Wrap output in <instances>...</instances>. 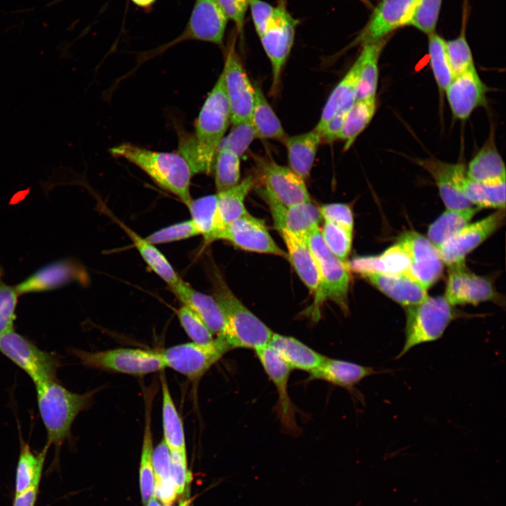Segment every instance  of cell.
I'll use <instances>...</instances> for the list:
<instances>
[{
  "mask_svg": "<svg viewBox=\"0 0 506 506\" xmlns=\"http://www.w3.org/2000/svg\"><path fill=\"white\" fill-rule=\"evenodd\" d=\"M48 448L46 445L39 453L35 454L29 445L22 443L16 472L17 494L38 486Z\"/></svg>",
  "mask_w": 506,
  "mask_h": 506,
  "instance_id": "cell-42",
  "label": "cell"
},
{
  "mask_svg": "<svg viewBox=\"0 0 506 506\" xmlns=\"http://www.w3.org/2000/svg\"><path fill=\"white\" fill-rule=\"evenodd\" d=\"M309 379H320L346 389H351L364 378L378 373L373 368L356 363L325 357L309 372Z\"/></svg>",
  "mask_w": 506,
  "mask_h": 506,
  "instance_id": "cell-29",
  "label": "cell"
},
{
  "mask_svg": "<svg viewBox=\"0 0 506 506\" xmlns=\"http://www.w3.org/2000/svg\"><path fill=\"white\" fill-rule=\"evenodd\" d=\"M256 183L252 175L246 176L234 187L216 193L213 228L208 238L209 244L216 240L220 233L231 223L247 214L245 200Z\"/></svg>",
  "mask_w": 506,
  "mask_h": 506,
  "instance_id": "cell-24",
  "label": "cell"
},
{
  "mask_svg": "<svg viewBox=\"0 0 506 506\" xmlns=\"http://www.w3.org/2000/svg\"><path fill=\"white\" fill-rule=\"evenodd\" d=\"M216 193L193 200L188 209L205 241L212 233L214 223Z\"/></svg>",
  "mask_w": 506,
  "mask_h": 506,
  "instance_id": "cell-45",
  "label": "cell"
},
{
  "mask_svg": "<svg viewBox=\"0 0 506 506\" xmlns=\"http://www.w3.org/2000/svg\"><path fill=\"white\" fill-rule=\"evenodd\" d=\"M322 219L337 225L347 232L353 231V216L351 207L344 203L325 204L319 207Z\"/></svg>",
  "mask_w": 506,
  "mask_h": 506,
  "instance_id": "cell-53",
  "label": "cell"
},
{
  "mask_svg": "<svg viewBox=\"0 0 506 506\" xmlns=\"http://www.w3.org/2000/svg\"><path fill=\"white\" fill-rule=\"evenodd\" d=\"M38 486H32L25 491L16 494L13 506H34Z\"/></svg>",
  "mask_w": 506,
  "mask_h": 506,
  "instance_id": "cell-59",
  "label": "cell"
},
{
  "mask_svg": "<svg viewBox=\"0 0 506 506\" xmlns=\"http://www.w3.org/2000/svg\"><path fill=\"white\" fill-rule=\"evenodd\" d=\"M381 292L408 308L424 301L427 290L410 277L400 274L367 273L361 275Z\"/></svg>",
  "mask_w": 506,
  "mask_h": 506,
  "instance_id": "cell-25",
  "label": "cell"
},
{
  "mask_svg": "<svg viewBox=\"0 0 506 506\" xmlns=\"http://www.w3.org/2000/svg\"><path fill=\"white\" fill-rule=\"evenodd\" d=\"M228 18L215 0H196L183 32L158 48L157 52L188 40L209 42L222 46Z\"/></svg>",
  "mask_w": 506,
  "mask_h": 506,
  "instance_id": "cell-12",
  "label": "cell"
},
{
  "mask_svg": "<svg viewBox=\"0 0 506 506\" xmlns=\"http://www.w3.org/2000/svg\"><path fill=\"white\" fill-rule=\"evenodd\" d=\"M136 6L142 8H147L152 6L155 0H131Z\"/></svg>",
  "mask_w": 506,
  "mask_h": 506,
  "instance_id": "cell-60",
  "label": "cell"
},
{
  "mask_svg": "<svg viewBox=\"0 0 506 506\" xmlns=\"http://www.w3.org/2000/svg\"><path fill=\"white\" fill-rule=\"evenodd\" d=\"M160 382L162 391L163 440L170 451L186 453L183 422L164 374L160 376Z\"/></svg>",
  "mask_w": 506,
  "mask_h": 506,
  "instance_id": "cell-38",
  "label": "cell"
},
{
  "mask_svg": "<svg viewBox=\"0 0 506 506\" xmlns=\"http://www.w3.org/2000/svg\"><path fill=\"white\" fill-rule=\"evenodd\" d=\"M169 289L183 305L188 307L201 318L213 335L224 337L227 330L226 319L221 307L213 296L195 290L181 278Z\"/></svg>",
  "mask_w": 506,
  "mask_h": 506,
  "instance_id": "cell-23",
  "label": "cell"
},
{
  "mask_svg": "<svg viewBox=\"0 0 506 506\" xmlns=\"http://www.w3.org/2000/svg\"><path fill=\"white\" fill-rule=\"evenodd\" d=\"M320 233L328 249L339 259L345 261L351 252L353 234L327 221L324 222Z\"/></svg>",
  "mask_w": 506,
  "mask_h": 506,
  "instance_id": "cell-47",
  "label": "cell"
},
{
  "mask_svg": "<svg viewBox=\"0 0 506 506\" xmlns=\"http://www.w3.org/2000/svg\"><path fill=\"white\" fill-rule=\"evenodd\" d=\"M298 20L280 2L265 31L259 35L272 68L271 92L275 94L280 84L282 72L292 48Z\"/></svg>",
  "mask_w": 506,
  "mask_h": 506,
  "instance_id": "cell-10",
  "label": "cell"
},
{
  "mask_svg": "<svg viewBox=\"0 0 506 506\" xmlns=\"http://www.w3.org/2000/svg\"><path fill=\"white\" fill-rule=\"evenodd\" d=\"M360 1H362L364 4H365V6H367L368 7H370L371 6V3H370V0H360Z\"/></svg>",
  "mask_w": 506,
  "mask_h": 506,
  "instance_id": "cell-63",
  "label": "cell"
},
{
  "mask_svg": "<svg viewBox=\"0 0 506 506\" xmlns=\"http://www.w3.org/2000/svg\"><path fill=\"white\" fill-rule=\"evenodd\" d=\"M256 353L269 379L278 393L277 411L282 426L291 433H297L294 406L287 392V384L291 368L268 346L256 350Z\"/></svg>",
  "mask_w": 506,
  "mask_h": 506,
  "instance_id": "cell-21",
  "label": "cell"
},
{
  "mask_svg": "<svg viewBox=\"0 0 506 506\" xmlns=\"http://www.w3.org/2000/svg\"><path fill=\"white\" fill-rule=\"evenodd\" d=\"M18 295L15 288L6 284L0 276V335L13 329Z\"/></svg>",
  "mask_w": 506,
  "mask_h": 506,
  "instance_id": "cell-52",
  "label": "cell"
},
{
  "mask_svg": "<svg viewBox=\"0 0 506 506\" xmlns=\"http://www.w3.org/2000/svg\"><path fill=\"white\" fill-rule=\"evenodd\" d=\"M410 264L408 255L396 243L379 255L356 257L350 261L348 267L359 275L367 273L406 275Z\"/></svg>",
  "mask_w": 506,
  "mask_h": 506,
  "instance_id": "cell-28",
  "label": "cell"
},
{
  "mask_svg": "<svg viewBox=\"0 0 506 506\" xmlns=\"http://www.w3.org/2000/svg\"><path fill=\"white\" fill-rule=\"evenodd\" d=\"M505 209L469 223L439 248L441 259L448 267L465 263L475 248L492 235L504 223Z\"/></svg>",
  "mask_w": 506,
  "mask_h": 506,
  "instance_id": "cell-15",
  "label": "cell"
},
{
  "mask_svg": "<svg viewBox=\"0 0 506 506\" xmlns=\"http://www.w3.org/2000/svg\"><path fill=\"white\" fill-rule=\"evenodd\" d=\"M417 163L434 180L447 209H463L472 206L461 190L462 183L467 176L464 164L448 163L433 157L420 160Z\"/></svg>",
  "mask_w": 506,
  "mask_h": 506,
  "instance_id": "cell-20",
  "label": "cell"
},
{
  "mask_svg": "<svg viewBox=\"0 0 506 506\" xmlns=\"http://www.w3.org/2000/svg\"><path fill=\"white\" fill-rule=\"evenodd\" d=\"M230 346L216 337L207 344L189 342L175 345L160 351L165 368L185 375L190 380L200 378L227 351Z\"/></svg>",
  "mask_w": 506,
  "mask_h": 506,
  "instance_id": "cell-9",
  "label": "cell"
},
{
  "mask_svg": "<svg viewBox=\"0 0 506 506\" xmlns=\"http://www.w3.org/2000/svg\"><path fill=\"white\" fill-rule=\"evenodd\" d=\"M231 124V112L221 72L197 118L195 131L179 140L178 153L194 174H209L215 156Z\"/></svg>",
  "mask_w": 506,
  "mask_h": 506,
  "instance_id": "cell-1",
  "label": "cell"
},
{
  "mask_svg": "<svg viewBox=\"0 0 506 506\" xmlns=\"http://www.w3.org/2000/svg\"><path fill=\"white\" fill-rule=\"evenodd\" d=\"M254 102L251 115V122L254 126L256 138L274 139L282 142L287 136L280 121L268 103L260 86L255 83Z\"/></svg>",
  "mask_w": 506,
  "mask_h": 506,
  "instance_id": "cell-35",
  "label": "cell"
},
{
  "mask_svg": "<svg viewBox=\"0 0 506 506\" xmlns=\"http://www.w3.org/2000/svg\"><path fill=\"white\" fill-rule=\"evenodd\" d=\"M376 109L375 97L356 100L354 102L337 136V139L345 142L344 150L350 148L358 135L368 126L375 114Z\"/></svg>",
  "mask_w": 506,
  "mask_h": 506,
  "instance_id": "cell-39",
  "label": "cell"
},
{
  "mask_svg": "<svg viewBox=\"0 0 506 506\" xmlns=\"http://www.w3.org/2000/svg\"><path fill=\"white\" fill-rule=\"evenodd\" d=\"M465 197L475 207L505 208V179L482 183L472 181L466 176L461 186Z\"/></svg>",
  "mask_w": 506,
  "mask_h": 506,
  "instance_id": "cell-40",
  "label": "cell"
},
{
  "mask_svg": "<svg viewBox=\"0 0 506 506\" xmlns=\"http://www.w3.org/2000/svg\"><path fill=\"white\" fill-rule=\"evenodd\" d=\"M153 465L155 480L171 479V453L163 439L153 450Z\"/></svg>",
  "mask_w": 506,
  "mask_h": 506,
  "instance_id": "cell-55",
  "label": "cell"
},
{
  "mask_svg": "<svg viewBox=\"0 0 506 506\" xmlns=\"http://www.w3.org/2000/svg\"><path fill=\"white\" fill-rule=\"evenodd\" d=\"M442 0H419L406 25L425 34L434 32Z\"/></svg>",
  "mask_w": 506,
  "mask_h": 506,
  "instance_id": "cell-46",
  "label": "cell"
},
{
  "mask_svg": "<svg viewBox=\"0 0 506 506\" xmlns=\"http://www.w3.org/2000/svg\"><path fill=\"white\" fill-rule=\"evenodd\" d=\"M278 231L294 271L306 287L315 293L319 285L320 277L316 259L306 241L286 230Z\"/></svg>",
  "mask_w": 506,
  "mask_h": 506,
  "instance_id": "cell-30",
  "label": "cell"
},
{
  "mask_svg": "<svg viewBox=\"0 0 506 506\" xmlns=\"http://www.w3.org/2000/svg\"><path fill=\"white\" fill-rule=\"evenodd\" d=\"M115 157L123 158L143 170L159 187L176 196L188 208L193 201L192 170L178 152H159L130 143L109 150Z\"/></svg>",
  "mask_w": 506,
  "mask_h": 506,
  "instance_id": "cell-2",
  "label": "cell"
},
{
  "mask_svg": "<svg viewBox=\"0 0 506 506\" xmlns=\"http://www.w3.org/2000/svg\"><path fill=\"white\" fill-rule=\"evenodd\" d=\"M117 223L128 235L134 247L136 248L142 259L150 269L154 271L169 287L176 284L181 279L166 257L157 248L155 245L148 242L124 223L117 220Z\"/></svg>",
  "mask_w": 506,
  "mask_h": 506,
  "instance_id": "cell-37",
  "label": "cell"
},
{
  "mask_svg": "<svg viewBox=\"0 0 506 506\" xmlns=\"http://www.w3.org/2000/svg\"><path fill=\"white\" fill-rule=\"evenodd\" d=\"M445 91L453 116L460 120L486 103L488 88L475 67L455 77Z\"/></svg>",
  "mask_w": 506,
  "mask_h": 506,
  "instance_id": "cell-19",
  "label": "cell"
},
{
  "mask_svg": "<svg viewBox=\"0 0 506 506\" xmlns=\"http://www.w3.org/2000/svg\"><path fill=\"white\" fill-rule=\"evenodd\" d=\"M214 295L225 315L227 330L223 339L231 349L255 351L268 345L273 332L251 312L231 292L220 274H213Z\"/></svg>",
  "mask_w": 506,
  "mask_h": 506,
  "instance_id": "cell-4",
  "label": "cell"
},
{
  "mask_svg": "<svg viewBox=\"0 0 506 506\" xmlns=\"http://www.w3.org/2000/svg\"><path fill=\"white\" fill-rule=\"evenodd\" d=\"M429 56L431 68L439 91H444L453 79L446 50V41L433 32L429 34Z\"/></svg>",
  "mask_w": 506,
  "mask_h": 506,
  "instance_id": "cell-44",
  "label": "cell"
},
{
  "mask_svg": "<svg viewBox=\"0 0 506 506\" xmlns=\"http://www.w3.org/2000/svg\"><path fill=\"white\" fill-rule=\"evenodd\" d=\"M258 163L261 193L286 207L311 200L304 179L290 167L271 160Z\"/></svg>",
  "mask_w": 506,
  "mask_h": 506,
  "instance_id": "cell-14",
  "label": "cell"
},
{
  "mask_svg": "<svg viewBox=\"0 0 506 506\" xmlns=\"http://www.w3.org/2000/svg\"><path fill=\"white\" fill-rule=\"evenodd\" d=\"M179 322L193 342L207 344L212 342L213 334L201 318L191 309L181 305L177 311Z\"/></svg>",
  "mask_w": 506,
  "mask_h": 506,
  "instance_id": "cell-51",
  "label": "cell"
},
{
  "mask_svg": "<svg viewBox=\"0 0 506 506\" xmlns=\"http://www.w3.org/2000/svg\"><path fill=\"white\" fill-rule=\"evenodd\" d=\"M396 243L404 249L410 260L406 275L427 290L440 278L443 272L444 264L439 249L427 238L414 231L403 233Z\"/></svg>",
  "mask_w": 506,
  "mask_h": 506,
  "instance_id": "cell-11",
  "label": "cell"
},
{
  "mask_svg": "<svg viewBox=\"0 0 506 506\" xmlns=\"http://www.w3.org/2000/svg\"><path fill=\"white\" fill-rule=\"evenodd\" d=\"M228 98L231 124L250 119L254 102V87L235 49V41L226 52L222 71Z\"/></svg>",
  "mask_w": 506,
  "mask_h": 506,
  "instance_id": "cell-13",
  "label": "cell"
},
{
  "mask_svg": "<svg viewBox=\"0 0 506 506\" xmlns=\"http://www.w3.org/2000/svg\"><path fill=\"white\" fill-rule=\"evenodd\" d=\"M255 138L254 126L248 119L232 124L231 131L223 137L219 148H228L241 157Z\"/></svg>",
  "mask_w": 506,
  "mask_h": 506,
  "instance_id": "cell-49",
  "label": "cell"
},
{
  "mask_svg": "<svg viewBox=\"0 0 506 506\" xmlns=\"http://www.w3.org/2000/svg\"><path fill=\"white\" fill-rule=\"evenodd\" d=\"M154 495L164 506H171L178 497L171 478L168 480H155Z\"/></svg>",
  "mask_w": 506,
  "mask_h": 506,
  "instance_id": "cell-58",
  "label": "cell"
},
{
  "mask_svg": "<svg viewBox=\"0 0 506 506\" xmlns=\"http://www.w3.org/2000/svg\"><path fill=\"white\" fill-rule=\"evenodd\" d=\"M228 20L233 21L242 32L246 11L251 0H215Z\"/></svg>",
  "mask_w": 506,
  "mask_h": 506,
  "instance_id": "cell-56",
  "label": "cell"
},
{
  "mask_svg": "<svg viewBox=\"0 0 506 506\" xmlns=\"http://www.w3.org/2000/svg\"><path fill=\"white\" fill-rule=\"evenodd\" d=\"M387 37L363 44L358 55L361 60L356 100L375 97L378 83V60Z\"/></svg>",
  "mask_w": 506,
  "mask_h": 506,
  "instance_id": "cell-34",
  "label": "cell"
},
{
  "mask_svg": "<svg viewBox=\"0 0 506 506\" xmlns=\"http://www.w3.org/2000/svg\"><path fill=\"white\" fill-rule=\"evenodd\" d=\"M200 232L192 219L159 229L147 236L146 240L153 245L176 242L197 235Z\"/></svg>",
  "mask_w": 506,
  "mask_h": 506,
  "instance_id": "cell-48",
  "label": "cell"
},
{
  "mask_svg": "<svg viewBox=\"0 0 506 506\" xmlns=\"http://www.w3.org/2000/svg\"><path fill=\"white\" fill-rule=\"evenodd\" d=\"M82 270L70 260L58 261L40 268L15 288L18 294L51 290L80 280Z\"/></svg>",
  "mask_w": 506,
  "mask_h": 506,
  "instance_id": "cell-26",
  "label": "cell"
},
{
  "mask_svg": "<svg viewBox=\"0 0 506 506\" xmlns=\"http://www.w3.org/2000/svg\"><path fill=\"white\" fill-rule=\"evenodd\" d=\"M444 297L452 305L500 303V294L486 278L470 271L465 263L449 267Z\"/></svg>",
  "mask_w": 506,
  "mask_h": 506,
  "instance_id": "cell-16",
  "label": "cell"
},
{
  "mask_svg": "<svg viewBox=\"0 0 506 506\" xmlns=\"http://www.w3.org/2000/svg\"><path fill=\"white\" fill-rule=\"evenodd\" d=\"M186 495L179 502V506H191V500L189 498V488L187 489Z\"/></svg>",
  "mask_w": 506,
  "mask_h": 506,
  "instance_id": "cell-61",
  "label": "cell"
},
{
  "mask_svg": "<svg viewBox=\"0 0 506 506\" xmlns=\"http://www.w3.org/2000/svg\"><path fill=\"white\" fill-rule=\"evenodd\" d=\"M306 241L316 259L320 277L318 290L314 293V306L330 300L344 312L348 311L350 283L348 264L328 249L322 238L320 227L313 231Z\"/></svg>",
  "mask_w": 506,
  "mask_h": 506,
  "instance_id": "cell-6",
  "label": "cell"
},
{
  "mask_svg": "<svg viewBox=\"0 0 506 506\" xmlns=\"http://www.w3.org/2000/svg\"><path fill=\"white\" fill-rule=\"evenodd\" d=\"M72 353L84 365L105 371L142 376L165 368L159 351L119 348L94 352L73 349Z\"/></svg>",
  "mask_w": 506,
  "mask_h": 506,
  "instance_id": "cell-7",
  "label": "cell"
},
{
  "mask_svg": "<svg viewBox=\"0 0 506 506\" xmlns=\"http://www.w3.org/2000/svg\"><path fill=\"white\" fill-rule=\"evenodd\" d=\"M145 425L139 469V481L142 502L146 504L154 495L155 475L153 465V432L151 427V404L145 403Z\"/></svg>",
  "mask_w": 506,
  "mask_h": 506,
  "instance_id": "cell-41",
  "label": "cell"
},
{
  "mask_svg": "<svg viewBox=\"0 0 506 506\" xmlns=\"http://www.w3.org/2000/svg\"><path fill=\"white\" fill-rule=\"evenodd\" d=\"M35 387L39 412L47 433L46 445L59 447L69 438L76 417L91 404L93 393L72 392L57 379Z\"/></svg>",
  "mask_w": 506,
  "mask_h": 506,
  "instance_id": "cell-3",
  "label": "cell"
},
{
  "mask_svg": "<svg viewBox=\"0 0 506 506\" xmlns=\"http://www.w3.org/2000/svg\"><path fill=\"white\" fill-rule=\"evenodd\" d=\"M478 207L447 209L428 228L427 238L439 249L457 234L479 212Z\"/></svg>",
  "mask_w": 506,
  "mask_h": 506,
  "instance_id": "cell-36",
  "label": "cell"
},
{
  "mask_svg": "<svg viewBox=\"0 0 506 506\" xmlns=\"http://www.w3.org/2000/svg\"><path fill=\"white\" fill-rule=\"evenodd\" d=\"M444 296L429 297L406 308L405 339L396 358L413 347L441 338L457 313Z\"/></svg>",
  "mask_w": 506,
  "mask_h": 506,
  "instance_id": "cell-5",
  "label": "cell"
},
{
  "mask_svg": "<svg viewBox=\"0 0 506 506\" xmlns=\"http://www.w3.org/2000/svg\"><path fill=\"white\" fill-rule=\"evenodd\" d=\"M217 240L228 241L245 251L287 258V253L272 238L264 222L249 212L228 225Z\"/></svg>",
  "mask_w": 506,
  "mask_h": 506,
  "instance_id": "cell-17",
  "label": "cell"
},
{
  "mask_svg": "<svg viewBox=\"0 0 506 506\" xmlns=\"http://www.w3.org/2000/svg\"><path fill=\"white\" fill-rule=\"evenodd\" d=\"M361 60L356 58L349 70L330 95L314 129L320 135L333 116L345 119L356 99Z\"/></svg>",
  "mask_w": 506,
  "mask_h": 506,
  "instance_id": "cell-27",
  "label": "cell"
},
{
  "mask_svg": "<svg viewBox=\"0 0 506 506\" xmlns=\"http://www.w3.org/2000/svg\"><path fill=\"white\" fill-rule=\"evenodd\" d=\"M446 50L454 77L474 67L471 49L463 33L446 41Z\"/></svg>",
  "mask_w": 506,
  "mask_h": 506,
  "instance_id": "cell-50",
  "label": "cell"
},
{
  "mask_svg": "<svg viewBox=\"0 0 506 506\" xmlns=\"http://www.w3.org/2000/svg\"><path fill=\"white\" fill-rule=\"evenodd\" d=\"M269 206L275 228L284 229L304 239L316 228L322 217L319 207L311 200L295 205L284 206L261 193Z\"/></svg>",
  "mask_w": 506,
  "mask_h": 506,
  "instance_id": "cell-22",
  "label": "cell"
},
{
  "mask_svg": "<svg viewBox=\"0 0 506 506\" xmlns=\"http://www.w3.org/2000/svg\"><path fill=\"white\" fill-rule=\"evenodd\" d=\"M287 149L289 167L304 180L311 173L318 148L321 141L320 134L312 131L287 136L283 142Z\"/></svg>",
  "mask_w": 506,
  "mask_h": 506,
  "instance_id": "cell-32",
  "label": "cell"
},
{
  "mask_svg": "<svg viewBox=\"0 0 506 506\" xmlns=\"http://www.w3.org/2000/svg\"><path fill=\"white\" fill-rule=\"evenodd\" d=\"M249 8L254 28L257 34L261 35L270 23L275 7L262 0H251Z\"/></svg>",
  "mask_w": 506,
  "mask_h": 506,
  "instance_id": "cell-57",
  "label": "cell"
},
{
  "mask_svg": "<svg viewBox=\"0 0 506 506\" xmlns=\"http://www.w3.org/2000/svg\"><path fill=\"white\" fill-rule=\"evenodd\" d=\"M171 478L178 496L184 495L190 483L191 475L188 470L186 453L170 451Z\"/></svg>",
  "mask_w": 506,
  "mask_h": 506,
  "instance_id": "cell-54",
  "label": "cell"
},
{
  "mask_svg": "<svg viewBox=\"0 0 506 506\" xmlns=\"http://www.w3.org/2000/svg\"><path fill=\"white\" fill-rule=\"evenodd\" d=\"M0 352L22 369L35 385L57 379L60 366L57 355L39 349L13 328L0 335Z\"/></svg>",
  "mask_w": 506,
  "mask_h": 506,
  "instance_id": "cell-8",
  "label": "cell"
},
{
  "mask_svg": "<svg viewBox=\"0 0 506 506\" xmlns=\"http://www.w3.org/2000/svg\"><path fill=\"white\" fill-rule=\"evenodd\" d=\"M268 346L291 369H299L309 372L317 368L325 358L292 337L274 332Z\"/></svg>",
  "mask_w": 506,
  "mask_h": 506,
  "instance_id": "cell-31",
  "label": "cell"
},
{
  "mask_svg": "<svg viewBox=\"0 0 506 506\" xmlns=\"http://www.w3.org/2000/svg\"><path fill=\"white\" fill-rule=\"evenodd\" d=\"M419 0H382L356 39L365 44L380 39L406 25Z\"/></svg>",
  "mask_w": 506,
  "mask_h": 506,
  "instance_id": "cell-18",
  "label": "cell"
},
{
  "mask_svg": "<svg viewBox=\"0 0 506 506\" xmlns=\"http://www.w3.org/2000/svg\"><path fill=\"white\" fill-rule=\"evenodd\" d=\"M213 170L217 193L231 188L240 181V157L228 148H219Z\"/></svg>",
  "mask_w": 506,
  "mask_h": 506,
  "instance_id": "cell-43",
  "label": "cell"
},
{
  "mask_svg": "<svg viewBox=\"0 0 506 506\" xmlns=\"http://www.w3.org/2000/svg\"><path fill=\"white\" fill-rule=\"evenodd\" d=\"M469 179L482 183L506 179L504 161L498 151L494 141H488L466 167Z\"/></svg>",
  "mask_w": 506,
  "mask_h": 506,
  "instance_id": "cell-33",
  "label": "cell"
},
{
  "mask_svg": "<svg viewBox=\"0 0 506 506\" xmlns=\"http://www.w3.org/2000/svg\"><path fill=\"white\" fill-rule=\"evenodd\" d=\"M58 1H62V0H58Z\"/></svg>",
  "mask_w": 506,
  "mask_h": 506,
  "instance_id": "cell-64",
  "label": "cell"
},
{
  "mask_svg": "<svg viewBox=\"0 0 506 506\" xmlns=\"http://www.w3.org/2000/svg\"><path fill=\"white\" fill-rule=\"evenodd\" d=\"M145 506H161L160 502L157 500V498L153 495L149 501L145 504Z\"/></svg>",
  "mask_w": 506,
  "mask_h": 506,
  "instance_id": "cell-62",
  "label": "cell"
}]
</instances>
